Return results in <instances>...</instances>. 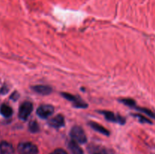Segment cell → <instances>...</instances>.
I'll return each mask as SVG.
<instances>
[{"instance_id": "cell-1", "label": "cell", "mask_w": 155, "mask_h": 154, "mask_svg": "<svg viewBox=\"0 0 155 154\" xmlns=\"http://www.w3.org/2000/svg\"><path fill=\"white\" fill-rule=\"evenodd\" d=\"M70 135L73 140L78 143H85L87 141V137L84 130L79 125H75L71 128Z\"/></svg>"}, {"instance_id": "cell-2", "label": "cell", "mask_w": 155, "mask_h": 154, "mask_svg": "<svg viewBox=\"0 0 155 154\" xmlns=\"http://www.w3.org/2000/svg\"><path fill=\"white\" fill-rule=\"evenodd\" d=\"M19 154H38V148L30 142H23L19 143L18 146Z\"/></svg>"}, {"instance_id": "cell-3", "label": "cell", "mask_w": 155, "mask_h": 154, "mask_svg": "<svg viewBox=\"0 0 155 154\" xmlns=\"http://www.w3.org/2000/svg\"><path fill=\"white\" fill-rule=\"evenodd\" d=\"M33 110V107L32 103L30 102V101H25L20 106L19 111H18V116L22 120H27L29 116L31 114Z\"/></svg>"}, {"instance_id": "cell-4", "label": "cell", "mask_w": 155, "mask_h": 154, "mask_svg": "<svg viewBox=\"0 0 155 154\" xmlns=\"http://www.w3.org/2000/svg\"><path fill=\"white\" fill-rule=\"evenodd\" d=\"M61 95L67 100L72 102L74 107H77V108H86L88 107L87 104L80 97H77L74 95H71V94L66 93V92L61 93Z\"/></svg>"}, {"instance_id": "cell-5", "label": "cell", "mask_w": 155, "mask_h": 154, "mask_svg": "<svg viewBox=\"0 0 155 154\" xmlns=\"http://www.w3.org/2000/svg\"><path fill=\"white\" fill-rule=\"evenodd\" d=\"M54 108L53 106L49 104H43L38 107L36 110V114L42 119H48L49 116L53 114Z\"/></svg>"}, {"instance_id": "cell-6", "label": "cell", "mask_w": 155, "mask_h": 154, "mask_svg": "<svg viewBox=\"0 0 155 154\" xmlns=\"http://www.w3.org/2000/svg\"><path fill=\"white\" fill-rule=\"evenodd\" d=\"M99 113L104 115V116L107 121H110V122H116V123L121 124V125L125 124V118L120 116V115L115 114V113H112V112L107 111V110H101V111H99Z\"/></svg>"}, {"instance_id": "cell-7", "label": "cell", "mask_w": 155, "mask_h": 154, "mask_svg": "<svg viewBox=\"0 0 155 154\" xmlns=\"http://www.w3.org/2000/svg\"><path fill=\"white\" fill-rule=\"evenodd\" d=\"M64 117L63 115L61 114L57 115V116H54V118H52V119L48 121V125L54 128H61L64 125Z\"/></svg>"}, {"instance_id": "cell-8", "label": "cell", "mask_w": 155, "mask_h": 154, "mask_svg": "<svg viewBox=\"0 0 155 154\" xmlns=\"http://www.w3.org/2000/svg\"><path fill=\"white\" fill-rule=\"evenodd\" d=\"M33 90L36 91V93L42 95H48L52 92V88L48 85H37L32 87Z\"/></svg>"}, {"instance_id": "cell-9", "label": "cell", "mask_w": 155, "mask_h": 154, "mask_svg": "<svg viewBox=\"0 0 155 154\" xmlns=\"http://www.w3.org/2000/svg\"><path fill=\"white\" fill-rule=\"evenodd\" d=\"M15 149L13 146L7 141H2L0 143V153L1 154H14Z\"/></svg>"}, {"instance_id": "cell-10", "label": "cell", "mask_w": 155, "mask_h": 154, "mask_svg": "<svg viewBox=\"0 0 155 154\" xmlns=\"http://www.w3.org/2000/svg\"><path fill=\"white\" fill-rule=\"evenodd\" d=\"M89 125L92 129H94L95 131H98V132L101 133V134H104L105 136H109L110 135V132H109L107 128H105L104 127H103L102 125H101L100 124L97 123V122H93V121H90L89 122Z\"/></svg>"}, {"instance_id": "cell-11", "label": "cell", "mask_w": 155, "mask_h": 154, "mask_svg": "<svg viewBox=\"0 0 155 154\" xmlns=\"http://www.w3.org/2000/svg\"><path fill=\"white\" fill-rule=\"evenodd\" d=\"M68 146H69V149H71V152H72L73 154H83V149H82V148L79 146L77 142L72 140L71 141H70Z\"/></svg>"}, {"instance_id": "cell-12", "label": "cell", "mask_w": 155, "mask_h": 154, "mask_svg": "<svg viewBox=\"0 0 155 154\" xmlns=\"http://www.w3.org/2000/svg\"><path fill=\"white\" fill-rule=\"evenodd\" d=\"M0 113L4 117L8 118L12 116V114H13V110L7 104H2L1 106V107H0Z\"/></svg>"}, {"instance_id": "cell-13", "label": "cell", "mask_w": 155, "mask_h": 154, "mask_svg": "<svg viewBox=\"0 0 155 154\" xmlns=\"http://www.w3.org/2000/svg\"><path fill=\"white\" fill-rule=\"evenodd\" d=\"M120 102L123 103L125 105L128 106V107H132V108H135L136 106V101H134L133 99H131V98H123V99L120 100Z\"/></svg>"}, {"instance_id": "cell-14", "label": "cell", "mask_w": 155, "mask_h": 154, "mask_svg": "<svg viewBox=\"0 0 155 154\" xmlns=\"http://www.w3.org/2000/svg\"><path fill=\"white\" fill-rule=\"evenodd\" d=\"M29 130L32 133L38 132L39 131V126L37 122H36V121H31L29 123Z\"/></svg>"}, {"instance_id": "cell-15", "label": "cell", "mask_w": 155, "mask_h": 154, "mask_svg": "<svg viewBox=\"0 0 155 154\" xmlns=\"http://www.w3.org/2000/svg\"><path fill=\"white\" fill-rule=\"evenodd\" d=\"M135 109H136V110H139V111L142 112V113H145V114L148 115V116L153 118V119H155V114L152 111H151V110H148V109L145 108V107L142 108V107H135Z\"/></svg>"}, {"instance_id": "cell-16", "label": "cell", "mask_w": 155, "mask_h": 154, "mask_svg": "<svg viewBox=\"0 0 155 154\" xmlns=\"http://www.w3.org/2000/svg\"><path fill=\"white\" fill-rule=\"evenodd\" d=\"M133 116H134L135 117L137 118L138 120H139V122H142V123H151V121H150L149 119H148L147 118H145L144 116L139 114V113H137V114H134Z\"/></svg>"}, {"instance_id": "cell-17", "label": "cell", "mask_w": 155, "mask_h": 154, "mask_svg": "<svg viewBox=\"0 0 155 154\" xmlns=\"http://www.w3.org/2000/svg\"><path fill=\"white\" fill-rule=\"evenodd\" d=\"M50 154H68V152L63 149H56L53 152H51Z\"/></svg>"}, {"instance_id": "cell-18", "label": "cell", "mask_w": 155, "mask_h": 154, "mask_svg": "<svg viewBox=\"0 0 155 154\" xmlns=\"http://www.w3.org/2000/svg\"><path fill=\"white\" fill-rule=\"evenodd\" d=\"M95 154H101V153H95Z\"/></svg>"}]
</instances>
